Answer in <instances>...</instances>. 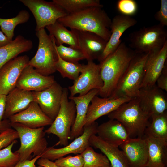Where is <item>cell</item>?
Here are the masks:
<instances>
[{"mask_svg":"<svg viewBox=\"0 0 167 167\" xmlns=\"http://www.w3.org/2000/svg\"><path fill=\"white\" fill-rule=\"evenodd\" d=\"M136 53L121 42L117 49L99 63L100 75L103 86L98 95L101 97L111 96Z\"/></svg>","mask_w":167,"mask_h":167,"instance_id":"cell-1","label":"cell"},{"mask_svg":"<svg viewBox=\"0 0 167 167\" xmlns=\"http://www.w3.org/2000/svg\"><path fill=\"white\" fill-rule=\"evenodd\" d=\"M103 7H88L69 14L59 18L57 21L71 30L91 32L108 41L111 35L109 28L111 19L103 9Z\"/></svg>","mask_w":167,"mask_h":167,"instance_id":"cell-2","label":"cell"},{"mask_svg":"<svg viewBox=\"0 0 167 167\" xmlns=\"http://www.w3.org/2000/svg\"><path fill=\"white\" fill-rule=\"evenodd\" d=\"M110 119L117 120L125 127L131 138H143L151 117L141 108L136 97L124 103L109 113Z\"/></svg>","mask_w":167,"mask_h":167,"instance_id":"cell-3","label":"cell"},{"mask_svg":"<svg viewBox=\"0 0 167 167\" xmlns=\"http://www.w3.org/2000/svg\"><path fill=\"white\" fill-rule=\"evenodd\" d=\"M148 53L136 54L114 92L109 97L133 99L137 97L143 80L145 64Z\"/></svg>","mask_w":167,"mask_h":167,"instance_id":"cell-4","label":"cell"},{"mask_svg":"<svg viewBox=\"0 0 167 167\" xmlns=\"http://www.w3.org/2000/svg\"><path fill=\"white\" fill-rule=\"evenodd\" d=\"M17 132L20 142L19 148L15 152L19 154V161L30 160L41 155L47 148L44 127L32 128L19 123H10Z\"/></svg>","mask_w":167,"mask_h":167,"instance_id":"cell-5","label":"cell"},{"mask_svg":"<svg viewBox=\"0 0 167 167\" xmlns=\"http://www.w3.org/2000/svg\"><path fill=\"white\" fill-rule=\"evenodd\" d=\"M68 90L63 88L60 108L50 126L44 131L45 133L56 135L59 139L55 146L68 144L71 131L75 121L76 109L74 101L68 97Z\"/></svg>","mask_w":167,"mask_h":167,"instance_id":"cell-6","label":"cell"},{"mask_svg":"<svg viewBox=\"0 0 167 167\" xmlns=\"http://www.w3.org/2000/svg\"><path fill=\"white\" fill-rule=\"evenodd\" d=\"M130 47L136 53H148L161 49L167 42V31L160 24L144 27L130 33Z\"/></svg>","mask_w":167,"mask_h":167,"instance_id":"cell-7","label":"cell"},{"mask_svg":"<svg viewBox=\"0 0 167 167\" xmlns=\"http://www.w3.org/2000/svg\"><path fill=\"white\" fill-rule=\"evenodd\" d=\"M39 40L38 49L28 65L45 76H49L56 70L55 64L58 56L54 37L48 35L45 28L36 31Z\"/></svg>","mask_w":167,"mask_h":167,"instance_id":"cell-8","label":"cell"},{"mask_svg":"<svg viewBox=\"0 0 167 167\" xmlns=\"http://www.w3.org/2000/svg\"><path fill=\"white\" fill-rule=\"evenodd\" d=\"M31 11L35 19L36 31L53 24L68 14L53 1L44 0H20Z\"/></svg>","mask_w":167,"mask_h":167,"instance_id":"cell-9","label":"cell"},{"mask_svg":"<svg viewBox=\"0 0 167 167\" xmlns=\"http://www.w3.org/2000/svg\"><path fill=\"white\" fill-rule=\"evenodd\" d=\"M98 126L96 121L85 125L83 133L71 143L60 148H55L54 146L47 147L41 157L53 161L70 154H81L90 146V138L92 135L96 134Z\"/></svg>","mask_w":167,"mask_h":167,"instance_id":"cell-10","label":"cell"},{"mask_svg":"<svg viewBox=\"0 0 167 167\" xmlns=\"http://www.w3.org/2000/svg\"><path fill=\"white\" fill-rule=\"evenodd\" d=\"M78 78L74 81L73 84L68 87L70 92L69 97L85 95L90 91L101 89L103 86V82L100 75V66L93 61H88L87 63L83 66Z\"/></svg>","mask_w":167,"mask_h":167,"instance_id":"cell-11","label":"cell"},{"mask_svg":"<svg viewBox=\"0 0 167 167\" xmlns=\"http://www.w3.org/2000/svg\"><path fill=\"white\" fill-rule=\"evenodd\" d=\"M137 97L141 109L151 117L153 115L161 114L167 111L166 93L156 84L141 88Z\"/></svg>","mask_w":167,"mask_h":167,"instance_id":"cell-12","label":"cell"},{"mask_svg":"<svg viewBox=\"0 0 167 167\" xmlns=\"http://www.w3.org/2000/svg\"><path fill=\"white\" fill-rule=\"evenodd\" d=\"M27 55L17 57L0 69V95H7L16 87L17 81L29 61Z\"/></svg>","mask_w":167,"mask_h":167,"instance_id":"cell-13","label":"cell"},{"mask_svg":"<svg viewBox=\"0 0 167 167\" xmlns=\"http://www.w3.org/2000/svg\"><path fill=\"white\" fill-rule=\"evenodd\" d=\"M63 88L56 81L49 88L39 92H32L34 101L43 112L54 121L60 107Z\"/></svg>","mask_w":167,"mask_h":167,"instance_id":"cell-14","label":"cell"},{"mask_svg":"<svg viewBox=\"0 0 167 167\" xmlns=\"http://www.w3.org/2000/svg\"><path fill=\"white\" fill-rule=\"evenodd\" d=\"M137 23V21L134 18L123 15H116L113 18L109 27L110 38L104 51L97 59L100 63L117 49L122 42L121 37L122 34Z\"/></svg>","mask_w":167,"mask_h":167,"instance_id":"cell-15","label":"cell"},{"mask_svg":"<svg viewBox=\"0 0 167 167\" xmlns=\"http://www.w3.org/2000/svg\"><path fill=\"white\" fill-rule=\"evenodd\" d=\"M55 81L53 76L44 75L28 64L21 72L16 87L28 91L39 92L49 87Z\"/></svg>","mask_w":167,"mask_h":167,"instance_id":"cell-16","label":"cell"},{"mask_svg":"<svg viewBox=\"0 0 167 167\" xmlns=\"http://www.w3.org/2000/svg\"><path fill=\"white\" fill-rule=\"evenodd\" d=\"M8 119L10 123H19L32 128L50 125L53 121L34 101L32 102L26 109L11 116Z\"/></svg>","mask_w":167,"mask_h":167,"instance_id":"cell-17","label":"cell"},{"mask_svg":"<svg viewBox=\"0 0 167 167\" xmlns=\"http://www.w3.org/2000/svg\"><path fill=\"white\" fill-rule=\"evenodd\" d=\"M119 147L130 167H145L148 161V147L144 136L130 138Z\"/></svg>","mask_w":167,"mask_h":167,"instance_id":"cell-18","label":"cell"},{"mask_svg":"<svg viewBox=\"0 0 167 167\" xmlns=\"http://www.w3.org/2000/svg\"><path fill=\"white\" fill-rule=\"evenodd\" d=\"M131 99L124 97H100L96 96L88 106L85 125L91 124L100 117L109 114Z\"/></svg>","mask_w":167,"mask_h":167,"instance_id":"cell-19","label":"cell"},{"mask_svg":"<svg viewBox=\"0 0 167 167\" xmlns=\"http://www.w3.org/2000/svg\"><path fill=\"white\" fill-rule=\"evenodd\" d=\"M167 60V42L160 50L148 53L145 64V75L141 88L156 84Z\"/></svg>","mask_w":167,"mask_h":167,"instance_id":"cell-20","label":"cell"},{"mask_svg":"<svg viewBox=\"0 0 167 167\" xmlns=\"http://www.w3.org/2000/svg\"><path fill=\"white\" fill-rule=\"evenodd\" d=\"M99 91L94 89L83 96L68 97L69 99L74 101L76 109L75 121L71 131L69 140H74L83 133L88 106L93 98L98 95Z\"/></svg>","mask_w":167,"mask_h":167,"instance_id":"cell-21","label":"cell"},{"mask_svg":"<svg viewBox=\"0 0 167 167\" xmlns=\"http://www.w3.org/2000/svg\"><path fill=\"white\" fill-rule=\"evenodd\" d=\"M73 30L77 36L80 49L88 61L98 59L104 51L107 41L98 35L90 32Z\"/></svg>","mask_w":167,"mask_h":167,"instance_id":"cell-22","label":"cell"},{"mask_svg":"<svg viewBox=\"0 0 167 167\" xmlns=\"http://www.w3.org/2000/svg\"><path fill=\"white\" fill-rule=\"evenodd\" d=\"M97 136L104 141L118 147L130 138L125 127L117 120L110 119L98 125Z\"/></svg>","mask_w":167,"mask_h":167,"instance_id":"cell-23","label":"cell"},{"mask_svg":"<svg viewBox=\"0 0 167 167\" xmlns=\"http://www.w3.org/2000/svg\"><path fill=\"white\" fill-rule=\"evenodd\" d=\"M34 101L32 92L15 87L6 97V106L3 120L26 109Z\"/></svg>","mask_w":167,"mask_h":167,"instance_id":"cell-24","label":"cell"},{"mask_svg":"<svg viewBox=\"0 0 167 167\" xmlns=\"http://www.w3.org/2000/svg\"><path fill=\"white\" fill-rule=\"evenodd\" d=\"M89 144L99 149L106 156L110 164V167H130L123 152L118 147L104 141L96 135L90 138Z\"/></svg>","mask_w":167,"mask_h":167,"instance_id":"cell-25","label":"cell"},{"mask_svg":"<svg viewBox=\"0 0 167 167\" xmlns=\"http://www.w3.org/2000/svg\"><path fill=\"white\" fill-rule=\"evenodd\" d=\"M143 136L148 147V161L145 167H167V142L146 135Z\"/></svg>","mask_w":167,"mask_h":167,"instance_id":"cell-26","label":"cell"},{"mask_svg":"<svg viewBox=\"0 0 167 167\" xmlns=\"http://www.w3.org/2000/svg\"><path fill=\"white\" fill-rule=\"evenodd\" d=\"M33 43L21 35H18L9 43L0 48V69L6 63L17 57L19 54L29 51Z\"/></svg>","mask_w":167,"mask_h":167,"instance_id":"cell-27","label":"cell"},{"mask_svg":"<svg viewBox=\"0 0 167 167\" xmlns=\"http://www.w3.org/2000/svg\"><path fill=\"white\" fill-rule=\"evenodd\" d=\"M49 35L54 37L56 46L63 44L77 49H80L78 39L75 31L69 30L57 21L45 27Z\"/></svg>","mask_w":167,"mask_h":167,"instance_id":"cell-28","label":"cell"},{"mask_svg":"<svg viewBox=\"0 0 167 167\" xmlns=\"http://www.w3.org/2000/svg\"><path fill=\"white\" fill-rule=\"evenodd\" d=\"M152 121L144 135L167 142V112L151 116Z\"/></svg>","mask_w":167,"mask_h":167,"instance_id":"cell-29","label":"cell"},{"mask_svg":"<svg viewBox=\"0 0 167 167\" xmlns=\"http://www.w3.org/2000/svg\"><path fill=\"white\" fill-rule=\"evenodd\" d=\"M30 17V14L27 11L22 10L19 11L15 17L12 18H0V27L2 31L10 41H12L15 27L18 24L28 22Z\"/></svg>","mask_w":167,"mask_h":167,"instance_id":"cell-30","label":"cell"},{"mask_svg":"<svg viewBox=\"0 0 167 167\" xmlns=\"http://www.w3.org/2000/svg\"><path fill=\"white\" fill-rule=\"evenodd\" d=\"M68 14L75 13L88 7L103 6L99 0H53Z\"/></svg>","mask_w":167,"mask_h":167,"instance_id":"cell-31","label":"cell"},{"mask_svg":"<svg viewBox=\"0 0 167 167\" xmlns=\"http://www.w3.org/2000/svg\"><path fill=\"white\" fill-rule=\"evenodd\" d=\"M57 53L58 58L55 64L56 71L60 73L63 78H67L74 81L79 76L84 64L65 61L59 56L57 52Z\"/></svg>","mask_w":167,"mask_h":167,"instance_id":"cell-32","label":"cell"},{"mask_svg":"<svg viewBox=\"0 0 167 167\" xmlns=\"http://www.w3.org/2000/svg\"><path fill=\"white\" fill-rule=\"evenodd\" d=\"M81 154L84 159L83 167H110V164L106 156L96 152L90 146Z\"/></svg>","mask_w":167,"mask_h":167,"instance_id":"cell-33","label":"cell"},{"mask_svg":"<svg viewBox=\"0 0 167 167\" xmlns=\"http://www.w3.org/2000/svg\"><path fill=\"white\" fill-rule=\"evenodd\" d=\"M56 51L63 60L72 63H77L81 60L86 59V57L80 49H77L70 46L66 47L60 45H55Z\"/></svg>","mask_w":167,"mask_h":167,"instance_id":"cell-34","label":"cell"},{"mask_svg":"<svg viewBox=\"0 0 167 167\" xmlns=\"http://www.w3.org/2000/svg\"><path fill=\"white\" fill-rule=\"evenodd\" d=\"M17 140L0 150V167H14L19 161V154L13 152L12 148Z\"/></svg>","mask_w":167,"mask_h":167,"instance_id":"cell-35","label":"cell"},{"mask_svg":"<svg viewBox=\"0 0 167 167\" xmlns=\"http://www.w3.org/2000/svg\"><path fill=\"white\" fill-rule=\"evenodd\" d=\"M54 162L58 167H83L84 163L81 154L63 157L55 160Z\"/></svg>","mask_w":167,"mask_h":167,"instance_id":"cell-36","label":"cell"},{"mask_svg":"<svg viewBox=\"0 0 167 167\" xmlns=\"http://www.w3.org/2000/svg\"><path fill=\"white\" fill-rule=\"evenodd\" d=\"M116 7L121 15L130 17L136 14L138 9L137 3L134 0H119Z\"/></svg>","mask_w":167,"mask_h":167,"instance_id":"cell-37","label":"cell"},{"mask_svg":"<svg viewBox=\"0 0 167 167\" xmlns=\"http://www.w3.org/2000/svg\"><path fill=\"white\" fill-rule=\"evenodd\" d=\"M19 138L18 134L14 129L8 128L0 133V150Z\"/></svg>","mask_w":167,"mask_h":167,"instance_id":"cell-38","label":"cell"},{"mask_svg":"<svg viewBox=\"0 0 167 167\" xmlns=\"http://www.w3.org/2000/svg\"><path fill=\"white\" fill-rule=\"evenodd\" d=\"M155 19L164 27L167 26V0H161L160 8L155 14Z\"/></svg>","mask_w":167,"mask_h":167,"instance_id":"cell-39","label":"cell"},{"mask_svg":"<svg viewBox=\"0 0 167 167\" xmlns=\"http://www.w3.org/2000/svg\"><path fill=\"white\" fill-rule=\"evenodd\" d=\"M157 86L160 89L167 91V60L165 62L162 71L156 82Z\"/></svg>","mask_w":167,"mask_h":167,"instance_id":"cell-40","label":"cell"},{"mask_svg":"<svg viewBox=\"0 0 167 167\" xmlns=\"http://www.w3.org/2000/svg\"><path fill=\"white\" fill-rule=\"evenodd\" d=\"M41 155L38 156L30 160L19 161L14 167H43L41 166H36L35 163L40 158Z\"/></svg>","mask_w":167,"mask_h":167,"instance_id":"cell-41","label":"cell"},{"mask_svg":"<svg viewBox=\"0 0 167 167\" xmlns=\"http://www.w3.org/2000/svg\"><path fill=\"white\" fill-rule=\"evenodd\" d=\"M37 164L39 166L43 167H58L54 162L42 157L37 160Z\"/></svg>","mask_w":167,"mask_h":167,"instance_id":"cell-42","label":"cell"},{"mask_svg":"<svg viewBox=\"0 0 167 167\" xmlns=\"http://www.w3.org/2000/svg\"><path fill=\"white\" fill-rule=\"evenodd\" d=\"M6 95H0V122L3 120L6 106Z\"/></svg>","mask_w":167,"mask_h":167,"instance_id":"cell-43","label":"cell"},{"mask_svg":"<svg viewBox=\"0 0 167 167\" xmlns=\"http://www.w3.org/2000/svg\"><path fill=\"white\" fill-rule=\"evenodd\" d=\"M12 41H10L4 33L0 30V48L9 43Z\"/></svg>","mask_w":167,"mask_h":167,"instance_id":"cell-44","label":"cell"},{"mask_svg":"<svg viewBox=\"0 0 167 167\" xmlns=\"http://www.w3.org/2000/svg\"><path fill=\"white\" fill-rule=\"evenodd\" d=\"M11 128L8 119L3 120L0 122V133L8 128Z\"/></svg>","mask_w":167,"mask_h":167,"instance_id":"cell-45","label":"cell"}]
</instances>
